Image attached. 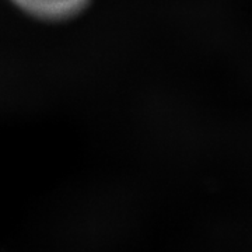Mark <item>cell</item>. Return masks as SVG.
I'll return each instance as SVG.
<instances>
[{
	"label": "cell",
	"mask_w": 252,
	"mask_h": 252,
	"mask_svg": "<svg viewBox=\"0 0 252 252\" xmlns=\"http://www.w3.org/2000/svg\"><path fill=\"white\" fill-rule=\"evenodd\" d=\"M36 1H44V3H62V1H67V0H36Z\"/></svg>",
	"instance_id": "6da1fadb"
}]
</instances>
